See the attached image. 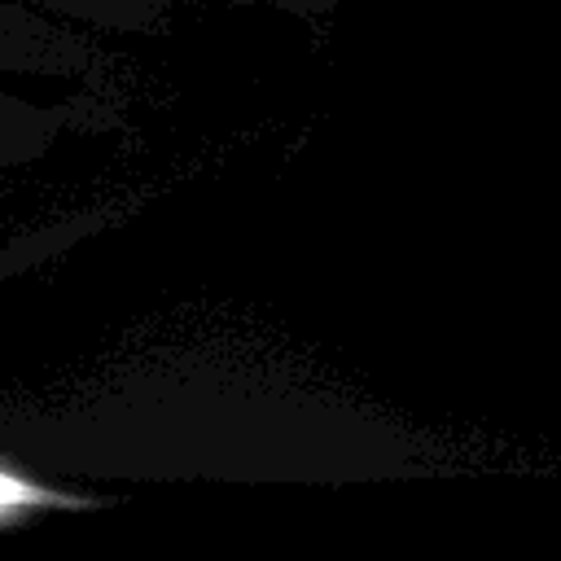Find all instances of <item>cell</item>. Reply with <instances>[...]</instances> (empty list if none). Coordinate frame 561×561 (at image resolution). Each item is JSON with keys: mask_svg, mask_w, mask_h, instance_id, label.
I'll return each instance as SVG.
<instances>
[{"mask_svg": "<svg viewBox=\"0 0 561 561\" xmlns=\"http://www.w3.org/2000/svg\"><path fill=\"white\" fill-rule=\"evenodd\" d=\"M31 500H39V491H35V486H26V482H18V478H4V473H0V508L31 504Z\"/></svg>", "mask_w": 561, "mask_h": 561, "instance_id": "1", "label": "cell"}]
</instances>
